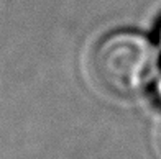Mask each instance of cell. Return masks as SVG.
I'll use <instances>...</instances> for the list:
<instances>
[{
	"mask_svg": "<svg viewBox=\"0 0 161 159\" xmlns=\"http://www.w3.org/2000/svg\"><path fill=\"white\" fill-rule=\"evenodd\" d=\"M159 69V53L145 34L120 30L99 41L92 53V72L105 92L135 97L153 84Z\"/></svg>",
	"mask_w": 161,
	"mask_h": 159,
	"instance_id": "cell-1",
	"label": "cell"
},
{
	"mask_svg": "<svg viewBox=\"0 0 161 159\" xmlns=\"http://www.w3.org/2000/svg\"><path fill=\"white\" fill-rule=\"evenodd\" d=\"M159 93H161V82H159Z\"/></svg>",
	"mask_w": 161,
	"mask_h": 159,
	"instance_id": "cell-2",
	"label": "cell"
},
{
	"mask_svg": "<svg viewBox=\"0 0 161 159\" xmlns=\"http://www.w3.org/2000/svg\"><path fill=\"white\" fill-rule=\"evenodd\" d=\"M159 40H161V30H159Z\"/></svg>",
	"mask_w": 161,
	"mask_h": 159,
	"instance_id": "cell-3",
	"label": "cell"
}]
</instances>
